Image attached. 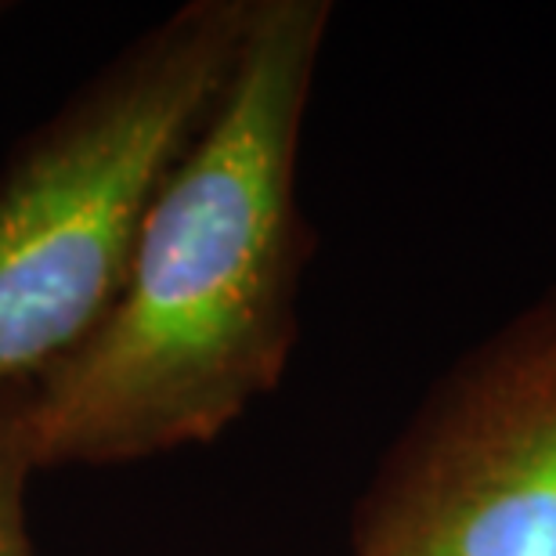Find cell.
I'll return each instance as SVG.
<instances>
[{"mask_svg":"<svg viewBox=\"0 0 556 556\" xmlns=\"http://www.w3.org/2000/svg\"><path fill=\"white\" fill-rule=\"evenodd\" d=\"M332 4L253 0L228 87L141 220L94 337L22 397L48 466H119L220 438L296 348L311 236L296 170Z\"/></svg>","mask_w":556,"mask_h":556,"instance_id":"6da1fadb","label":"cell"},{"mask_svg":"<svg viewBox=\"0 0 556 556\" xmlns=\"http://www.w3.org/2000/svg\"><path fill=\"white\" fill-rule=\"evenodd\" d=\"M253 0H195L135 37L0 170V405L113 311L141 220L214 113Z\"/></svg>","mask_w":556,"mask_h":556,"instance_id":"7a4b0ae2","label":"cell"},{"mask_svg":"<svg viewBox=\"0 0 556 556\" xmlns=\"http://www.w3.org/2000/svg\"><path fill=\"white\" fill-rule=\"evenodd\" d=\"M351 556H556V289L441 376L358 503Z\"/></svg>","mask_w":556,"mask_h":556,"instance_id":"3957f363","label":"cell"},{"mask_svg":"<svg viewBox=\"0 0 556 556\" xmlns=\"http://www.w3.org/2000/svg\"><path fill=\"white\" fill-rule=\"evenodd\" d=\"M22 397L0 405V556H33L26 492L37 473V459L22 422Z\"/></svg>","mask_w":556,"mask_h":556,"instance_id":"277c9868","label":"cell"},{"mask_svg":"<svg viewBox=\"0 0 556 556\" xmlns=\"http://www.w3.org/2000/svg\"><path fill=\"white\" fill-rule=\"evenodd\" d=\"M0 15H4V4H0Z\"/></svg>","mask_w":556,"mask_h":556,"instance_id":"5b68a950","label":"cell"}]
</instances>
